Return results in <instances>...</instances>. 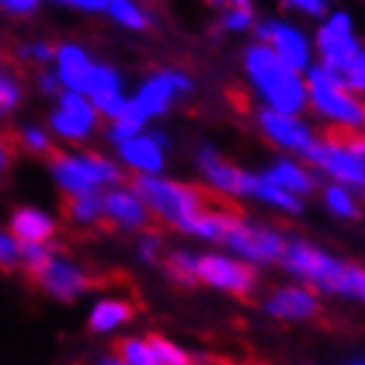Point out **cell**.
<instances>
[{
	"mask_svg": "<svg viewBox=\"0 0 365 365\" xmlns=\"http://www.w3.org/2000/svg\"><path fill=\"white\" fill-rule=\"evenodd\" d=\"M104 365H123V363H120V360H107Z\"/></svg>",
	"mask_w": 365,
	"mask_h": 365,
	"instance_id": "cell-47",
	"label": "cell"
},
{
	"mask_svg": "<svg viewBox=\"0 0 365 365\" xmlns=\"http://www.w3.org/2000/svg\"><path fill=\"white\" fill-rule=\"evenodd\" d=\"M227 9H251V0H224Z\"/></svg>",
	"mask_w": 365,
	"mask_h": 365,
	"instance_id": "cell-44",
	"label": "cell"
},
{
	"mask_svg": "<svg viewBox=\"0 0 365 365\" xmlns=\"http://www.w3.org/2000/svg\"><path fill=\"white\" fill-rule=\"evenodd\" d=\"M307 83V110L320 123L328 125L331 133L357 136L365 133V96L349 91L341 75L312 64L304 72Z\"/></svg>",
	"mask_w": 365,
	"mask_h": 365,
	"instance_id": "cell-2",
	"label": "cell"
},
{
	"mask_svg": "<svg viewBox=\"0 0 365 365\" xmlns=\"http://www.w3.org/2000/svg\"><path fill=\"white\" fill-rule=\"evenodd\" d=\"M142 131H147L144 123H139L136 118H131V115H123V118H118V120H112L110 125H107V139L118 147V144L128 142L133 136H139Z\"/></svg>",
	"mask_w": 365,
	"mask_h": 365,
	"instance_id": "cell-34",
	"label": "cell"
},
{
	"mask_svg": "<svg viewBox=\"0 0 365 365\" xmlns=\"http://www.w3.org/2000/svg\"><path fill=\"white\" fill-rule=\"evenodd\" d=\"M195 259L192 254H184V251H176V254L165 256V262H163V267H165V272H168V277H171L173 283L184 285V288H195V285L200 283L197 280V269H195Z\"/></svg>",
	"mask_w": 365,
	"mask_h": 365,
	"instance_id": "cell-29",
	"label": "cell"
},
{
	"mask_svg": "<svg viewBox=\"0 0 365 365\" xmlns=\"http://www.w3.org/2000/svg\"><path fill=\"white\" fill-rule=\"evenodd\" d=\"M339 294L357 296L365 302V267L360 264H344V272L339 280Z\"/></svg>",
	"mask_w": 365,
	"mask_h": 365,
	"instance_id": "cell-35",
	"label": "cell"
},
{
	"mask_svg": "<svg viewBox=\"0 0 365 365\" xmlns=\"http://www.w3.org/2000/svg\"><path fill=\"white\" fill-rule=\"evenodd\" d=\"M312 48L314 64H320L328 72L341 75L352 64L357 53L363 51V43L357 38L352 14L344 9L328 11L323 21H320V27H317V32H314Z\"/></svg>",
	"mask_w": 365,
	"mask_h": 365,
	"instance_id": "cell-5",
	"label": "cell"
},
{
	"mask_svg": "<svg viewBox=\"0 0 365 365\" xmlns=\"http://www.w3.org/2000/svg\"><path fill=\"white\" fill-rule=\"evenodd\" d=\"M32 283L41 285L46 294L70 302V299H75V296L83 294V291H91L96 285H102L104 280L88 274L86 269L75 267L72 262H64V259H56V256H53L51 262H48V267H46Z\"/></svg>",
	"mask_w": 365,
	"mask_h": 365,
	"instance_id": "cell-17",
	"label": "cell"
},
{
	"mask_svg": "<svg viewBox=\"0 0 365 365\" xmlns=\"http://www.w3.org/2000/svg\"><path fill=\"white\" fill-rule=\"evenodd\" d=\"M0 11L16 19H24L41 11V0H0Z\"/></svg>",
	"mask_w": 365,
	"mask_h": 365,
	"instance_id": "cell-37",
	"label": "cell"
},
{
	"mask_svg": "<svg viewBox=\"0 0 365 365\" xmlns=\"http://www.w3.org/2000/svg\"><path fill=\"white\" fill-rule=\"evenodd\" d=\"M99 123L102 118L93 110V104L75 91H61L56 96V107L48 112V133L67 144L88 142Z\"/></svg>",
	"mask_w": 365,
	"mask_h": 365,
	"instance_id": "cell-8",
	"label": "cell"
},
{
	"mask_svg": "<svg viewBox=\"0 0 365 365\" xmlns=\"http://www.w3.org/2000/svg\"><path fill=\"white\" fill-rule=\"evenodd\" d=\"M243 72L259 107L285 115L307 112V83L302 72L288 70L264 43H251L243 53Z\"/></svg>",
	"mask_w": 365,
	"mask_h": 365,
	"instance_id": "cell-1",
	"label": "cell"
},
{
	"mask_svg": "<svg viewBox=\"0 0 365 365\" xmlns=\"http://www.w3.org/2000/svg\"><path fill=\"white\" fill-rule=\"evenodd\" d=\"M165 150H168V136L160 131H142L128 142L118 144V158H120L133 176H160L165 168Z\"/></svg>",
	"mask_w": 365,
	"mask_h": 365,
	"instance_id": "cell-16",
	"label": "cell"
},
{
	"mask_svg": "<svg viewBox=\"0 0 365 365\" xmlns=\"http://www.w3.org/2000/svg\"><path fill=\"white\" fill-rule=\"evenodd\" d=\"M341 81H344V86L349 91L365 96V48L357 53L355 59H352V64L341 72Z\"/></svg>",
	"mask_w": 365,
	"mask_h": 365,
	"instance_id": "cell-36",
	"label": "cell"
},
{
	"mask_svg": "<svg viewBox=\"0 0 365 365\" xmlns=\"http://www.w3.org/2000/svg\"><path fill=\"white\" fill-rule=\"evenodd\" d=\"M19 264V243L11 235L0 232V267L3 269H14Z\"/></svg>",
	"mask_w": 365,
	"mask_h": 365,
	"instance_id": "cell-39",
	"label": "cell"
},
{
	"mask_svg": "<svg viewBox=\"0 0 365 365\" xmlns=\"http://www.w3.org/2000/svg\"><path fill=\"white\" fill-rule=\"evenodd\" d=\"M64 216L78 224H104L102 192L81 195V197H64Z\"/></svg>",
	"mask_w": 365,
	"mask_h": 365,
	"instance_id": "cell-24",
	"label": "cell"
},
{
	"mask_svg": "<svg viewBox=\"0 0 365 365\" xmlns=\"http://www.w3.org/2000/svg\"><path fill=\"white\" fill-rule=\"evenodd\" d=\"M195 269H197V280L216 285V288H224V291H230V294H235L243 302H248V296L254 294L256 288V269L251 264L237 262V259L205 254L197 256Z\"/></svg>",
	"mask_w": 365,
	"mask_h": 365,
	"instance_id": "cell-13",
	"label": "cell"
},
{
	"mask_svg": "<svg viewBox=\"0 0 365 365\" xmlns=\"http://www.w3.org/2000/svg\"><path fill=\"white\" fill-rule=\"evenodd\" d=\"M283 3H285V9L299 11V14H304V16H325L331 0H283Z\"/></svg>",
	"mask_w": 365,
	"mask_h": 365,
	"instance_id": "cell-38",
	"label": "cell"
},
{
	"mask_svg": "<svg viewBox=\"0 0 365 365\" xmlns=\"http://www.w3.org/2000/svg\"><path fill=\"white\" fill-rule=\"evenodd\" d=\"M0 67H6V53L0 51Z\"/></svg>",
	"mask_w": 365,
	"mask_h": 365,
	"instance_id": "cell-46",
	"label": "cell"
},
{
	"mask_svg": "<svg viewBox=\"0 0 365 365\" xmlns=\"http://www.w3.org/2000/svg\"><path fill=\"white\" fill-rule=\"evenodd\" d=\"M93 67V59L88 48L75 41H64L53 51V75L59 78L64 91H83V83Z\"/></svg>",
	"mask_w": 365,
	"mask_h": 365,
	"instance_id": "cell-18",
	"label": "cell"
},
{
	"mask_svg": "<svg viewBox=\"0 0 365 365\" xmlns=\"http://www.w3.org/2000/svg\"><path fill=\"white\" fill-rule=\"evenodd\" d=\"M190 91H192V78L187 72L176 70V67L155 70L153 75H147L136 86L133 96H128L125 115H131V118H136L139 123L147 125L155 118H163L173 104Z\"/></svg>",
	"mask_w": 365,
	"mask_h": 365,
	"instance_id": "cell-6",
	"label": "cell"
},
{
	"mask_svg": "<svg viewBox=\"0 0 365 365\" xmlns=\"http://www.w3.org/2000/svg\"><path fill=\"white\" fill-rule=\"evenodd\" d=\"M112 352L118 355L120 363H131V365H153V357H150V349L144 341L139 339H118L112 344Z\"/></svg>",
	"mask_w": 365,
	"mask_h": 365,
	"instance_id": "cell-32",
	"label": "cell"
},
{
	"mask_svg": "<svg viewBox=\"0 0 365 365\" xmlns=\"http://www.w3.org/2000/svg\"><path fill=\"white\" fill-rule=\"evenodd\" d=\"M19 142H21V147L32 155H43V158H48V155L53 153L51 133H48V128L38 125V123H24V125H21Z\"/></svg>",
	"mask_w": 365,
	"mask_h": 365,
	"instance_id": "cell-31",
	"label": "cell"
},
{
	"mask_svg": "<svg viewBox=\"0 0 365 365\" xmlns=\"http://www.w3.org/2000/svg\"><path fill=\"white\" fill-rule=\"evenodd\" d=\"M349 153L355 158L357 168L363 173V190H365V133H357V136H344Z\"/></svg>",
	"mask_w": 365,
	"mask_h": 365,
	"instance_id": "cell-42",
	"label": "cell"
},
{
	"mask_svg": "<svg viewBox=\"0 0 365 365\" xmlns=\"http://www.w3.org/2000/svg\"><path fill=\"white\" fill-rule=\"evenodd\" d=\"M197 165H200L208 187H211V192L219 195V197L232 200V197H243V195L254 192L256 173L237 168L235 163L227 160L211 144H200V150H197Z\"/></svg>",
	"mask_w": 365,
	"mask_h": 365,
	"instance_id": "cell-12",
	"label": "cell"
},
{
	"mask_svg": "<svg viewBox=\"0 0 365 365\" xmlns=\"http://www.w3.org/2000/svg\"><path fill=\"white\" fill-rule=\"evenodd\" d=\"M144 344H147V349H150L153 365H195V357L182 352L173 341H168V339L160 334H150Z\"/></svg>",
	"mask_w": 365,
	"mask_h": 365,
	"instance_id": "cell-27",
	"label": "cell"
},
{
	"mask_svg": "<svg viewBox=\"0 0 365 365\" xmlns=\"http://www.w3.org/2000/svg\"><path fill=\"white\" fill-rule=\"evenodd\" d=\"M102 211L107 230H115V227H120V230H139V232L155 230V216L131 187H123L120 184V187H110L107 192H102Z\"/></svg>",
	"mask_w": 365,
	"mask_h": 365,
	"instance_id": "cell-15",
	"label": "cell"
},
{
	"mask_svg": "<svg viewBox=\"0 0 365 365\" xmlns=\"http://www.w3.org/2000/svg\"><path fill=\"white\" fill-rule=\"evenodd\" d=\"M53 3L67 6V9H75V11H83V14H104L110 0H53Z\"/></svg>",
	"mask_w": 365,
	"mask_h": 365,
	"instance_id": "cell-41",
	"label": "cell"
},
{
	"mask_svg": "<svg viewBox=\"0 0 365 365\" xmlns=\"http://www.w3.org/2000/svg\"><path fill=\"white\" fill-rule=\"evenodd\" d=\"M11 163H14V150H11L9 139L0 133V182L9 176L11 171Z\"/></svg>",
	"mask_w": 365,
	"mask_h": 365,
	"instance_id": "cell-43",
	"label": "cell"
},
{
	"mask_svg": "<svg viewBox=\"0 0 365 365\" xmlns=\"http://www.w3.org/2000/svg\"><path fill=\"white\" fill-rule=\"evenodd\" d=\"M256 43H264L269 51L283 61L288 70L304 75L314 64L312 41L299 24L285 19H264L256 21Z\"/></svg>",
	"mask_w": 365,
	"mask_h": 365,
	"instance_id": "cell-7",
	"label": "cell"
},
{
	"mask_svg": "<svg viewBox=\"0 0 365 365\" xmlns=\"http://www.w3.org/2000/svg\"><path fill=\"white\" fill-rule=\"evenodd\" d=\"M267 309L274 317H283V320H304V317H317L320 314V304L314 299L312 291L307 288H277L269 296V304Z\"/></svg>",
	"mask_w": 365,
	"mask_h": 365,
	"instance_id": "cell-20",
	"label": "cell"
},
{
	"mask_svg": "<svg viewBox=\"0 0 365 365\" xmlns=\"http://www.w3.org/2000/svg\"><path fill=\"white\" fill-rule=\"evenodd\" d=\"M56 235V222L48 213L21 205L11 216V237L16 243H32V245H46Z\"/></svg>",
	"mask_w": 365,
	"mask_h": 365,
	"instance_id": "cell-19",
	"label": "cell"
},
{
	"mask_svg": "<svg viewBox=\"0 0 365 365\" xmlns=\"http://www.w3.org/2000/svg\"><path fill=\"white\" fill-rule=\"evenodd\" d=\"M133 314H136V307L125 299H110V302H102L96 304V309L91 312V331L96 334H104V331H112L118 325L128 323Z\"/></svg>",
	"mask_w": 365,
	"mask_h": 365,
	"instance_id": "cell-23",
	"label": "cell"
},
{
	"mask_svg": "<svg viewBox=\"0 0 365 365\" xmlns=\"http://www.w3.org/2000/svg\"><path fill=\"white\" fill-rule=\"evenodd\" d=\"M219 27L224 32H251L256 27V16L254 9H224L222 11V19H219Z\"/></svg>",
	"mask_w": 365,
	"mask_h": 365,
	"instance_id": "cell-33",
	"label": "cell"
},
{
	"mask_svg": "<svg viewBox=\"0 0 365 365\" xmlns=\"http://www.w3.org/2000/svg\"><path fill=\"white\" fill-rule=\"evenodd\" d=\"M35 83H38V91L41 93H46V96H59L64 88H61V83H59V78L53 75V70H41L38 72V78H35Z\"/></svg>",
	"mask_w": 365,
	"mask_h": 365,
	"instance_id": "cell-40",
	"label": "cell"
},
{
	"mask_svg": "<svg viewBox=\"0 0 365 365\" xmlns=\"http://www.w3.org/2000/svg\"><path fill=\"white\" fill-rule=\"evenodd\" d=\"M283 264L291 272L302 274L307 283L339 294V280L344 272V262H336L334 256H328L320 248H314L304 240H294V243L285 245Z\"/></svg>",
	"mask_w": 365,
	"mask_h": 365,
	"instance_id": "cell-10",
	"label": "cell"
},
{
	"mask_svg": "<svg viewBox=\"0 0 365 365\" xmlns=\"http://www.w3.org/2000/svg\"><path fill=\"white\" fill-rule=\"evenodd\" d=\"M115 24H120L123 30L144 32L153 24V14L144 9L139 0H110L104 11Z\"/></svg>",
	"mask_w": 365,
	"mask_h": 365,
	"instance_id": "cell-22",
	"label": "cell"
},
{
	"mask_svg": "<svg viewBox=\"0 0 365 365\" xmlns=\"http://www.w3.org/2000/svg\"><path fill=\"white\" fill-rule=\"evenodd\" d=\"M205 3L213 6V9H227V6H224V0H205Z\"/></svg>",
	"mask_w": 365,
	"mask_h": 365,
	"instance_id": "cell-45",
	"label": "cell"
},
{
	"mask_svg": "<svg viewBox=\"0 0 365 365\" xmlns=\"http://www.w3.org/2000/svg\"><path fill=\"white\" fill-rule=\"evenodd\" d=\"M304 160L314 165L317 171H323L328 179H334L336 184L344 187H363V173L357 168L355 158L346 147V139L339 133H317L314 144L309 147V153L304 155Z\"/></svg>",
	"mask_w": 365,
	"mask_h": 365,
	"instance_id": "cell-9",
	"label": "cell"
},
{
	"mask_svg": "<svg viewBox=\"0 0 365 365\" xmlns=\"http://www.w3.org/2000/svg\"><path fill=\"white\" fill-rule=\"evenodd\" d=\"M48 171L64 197L102 192L104 187H120L125 182L120 165L93 150H78V153L53 150L48 155Z\"/></svg>",
	"mask_w": 365,
	"mask_h": 365,
	"instance_id": "cell-4",
	"label": "cell"
},
{
	"mask_svg": "<svg viewBox=\"0 0 365 365\" xmlns=\"http://www.w3.org/2000/svg\"><path fill=\"white\" fill-rule=\"evenodd\" d=\"M24 102V86H21L19 75L11 70L9 64L0 67V120L11 118Z\"/></svg>",
	"mask_w": 365,
	"mask_h": 365,
	"instance_id": "cell-26",
	"label": "cell"
},
{
	"mask_svg": "<svg viewBox=\"0 0 365 365\" xmlns=\"http://www.w3.org/2000/svg\"><path fill=\"white\" fill-rule=\"evenodd\" d=\"M256 125H259V131H262L264 139L269 144H274L277 150L302 155V158L309 153V147H312L314 139H317L314 128L302 118V115H285V112H274V110L259 107V110H256Z\"/></svg>",
	"mask_w": 365,
	"mask_h": 365,
	"instance_id": "cell-11",
	"label": "cell"
},
{
	"mask_svg": "<svg viewBox=\"0 0 365 365\" xmlns=\"http://www.w3.org/2000/svg\"><path fill=\"white\" fill-rule=\"evenodd\" d=\"M267 182L283 187L285 192H294L296 197L302 195H309L317 187V179L314 173L307 168L302 160H294V158H280L277 163H272L267 171L262 173Z\"/></svg>",
	"mask_w": 365,
	"mask_h": 365,
	"instance_id": "cell-21",
	"label": "cell"
},
{
	"mask_svg": "<svg viewBox=\"0 0 365 365\" xmlns=\"http://www.w3.org/2000/svg\"><path fill=\"white\" fill-rule=\"evenodd\" d=\"M222 243H227L235 254L245 256L251 262H274V259H283L288 240L280 232L269 230V227L248 224L243 219L227 232Z\"/></svg>",
	"mask_w": 365,
	"mask_h": 365,
	"instance_id": "cell-14",
	"label": "cell"
},
{
	"mask_svg": "<svg viewBox=\"0 0 365 365\" xmlns=\"http://www.w3.org/2000/svg\"><path fill=\"white\" fill-rule=\"evenodd\" d=\"M53 51H56V46L48 41H27V43H19L14 48V56L19 61H24V64H30V67L43 70L46 64L53 61Z\"/></svg>",
	"mask_w": 365,
	"mask_h": 365,
	"instance_id": "cell-30",
	"label": "cell"
},
{
	"mask_svg": "<svg viewBox=\"0 0 365 365\" xmlns=\"http://www.w3.org/2000/svg\"><path fill=\"white\" fill-rule=\"evenodd\" d=\"M128 187L142 197V203L158 222L168 224L179 232H184L190 219H195L213 197L211 190L165 176H133Z\"/></svg>",
	"mask_w": 365,
	"mask_h": 365,
	"instance_id": "cell-3",
	"label": "cell"
},
{
	"mask_svg": "<svg viewBox=\"0 0 365 365\" xmlns=\"http://www.w3.org/2000/svg\"><path fill=\"white\" fill-rule=\"evenodd\" d=\"M349 365H365V360H352Z\"/></svg>",
	"mask_w": 365,
	"mask_h": 365,
	"instance_id": "cell-48",
	"label": "cell"
},
{
	"mask_svg": "<svg viewBox=\"0 0 365 365\" xmlns=\"http://www.w3.org/2000/svg\"><path fill=\"white\" fill-rule=\"evenodd\" d=\"M323 200L328 205V211L341 216V219H357L360 216V205H357L355 195H352V187L331 182L323 190Z\"/></svg>",
	"mask_w": 365,
	"mask_h": 365,
	"instance_id": "cell-28",
	"label": "cell"
},
{
	"mask_svg": "<svg viewBox=\"0 0 365 365\" xmlns=\"http://www.w3.org/2000/svg\"><path fill=\"white\" fill-rule=\"evenodd\" d=\"M254 197H259L262 203L274 205L285 213H302V197H296L294 192H285L283 187L267 182L262 173H256V184H254Z\"/></svg>",
	"mask_w": 365,
	"mask_h": 365,
	"instance_id": "cell-25",
	"label": "cell"
}]
</instances>
